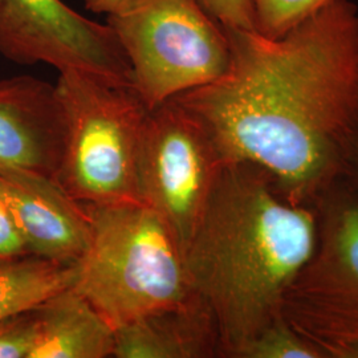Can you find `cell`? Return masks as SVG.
Listing matches in <instances>:
<instances>
[{
    "mask_svg": "<svg viewBox=\"0 0 358 358\" xmlns=\"http://www.w3.org/2000/svg\"><path fill=\"white\" fill-rule=\"evenodd\" d=\"M113 357H220L217 328L207 308L196 299L117 328Z\"/></svg>",
    "mask_w": 358,
    "mask_h": 358,
    "instance_id": "8fae6325",
    "label": "cell"
},
{
    "mask_svg": "<svg viewBox=\"0 0 358 358\" xmlns=\"http://www.w3.org/2000/svg\"><path fill=\"white\" fill-rule=\"evenodd\" d=\"M313 208L317 247L285 296L282 316L327 358H358V196L334 182Z\"/></svg>",
    "mask_w": 358,
    "mask_h": 358,
    "instance_id": "8992f818",
    "label": "cell"
},
{
    "mask_svg": "<svg viewBox=\"0 0 358 358\" xmlns=\"http://www.w3.org/2000/svg\"><path fill=\"white\" fill-rule=\"evenodd\" d=\"M331 0H252L256 32L280 38L319 13Z\"/></svg>",
    "mask_w": 358,
    "mask_h": 358,
    "instance_id": "9a60e30c",
    "label": "cell"
},
{
    "mask_svg": "<svg viewBox=\"0 0 358 358\" xmlns=\"http://www.w3.org/2000/svg\"><path fill=\"white\" fill-rule=\"evenodd\" d=\"M239 358H327L320 346L299 332L284 316L244 348Z\"/></svg>",
    "mask_w": 358,
    "mask_h": 358,
    "instance_id": "5bb4252c",
    "label": "cell"
},
{
    "mask_svg": "<svg viewBox=\"0 0 358 358\" xmlns=\"http://www.w3.org/2000/svg\"><path fill=\"white\" fill-rule=\"evenodd\" d=\"M202 3L222 26L256 31L252 0H202Z\"/></svg>",
    "mask_w": 358,
    "mask_h": 358,
    "instance_id": "e0dca14e",
    "label": "cell"
},
{
    "mask_svg": "<svg viewBox=\"0 0 358 358\" xmlns=\"http://www.w3.org/2000/svg\"><path fill=\"white\" fill-rule=\"evenodd\" d=\"M87 10L94 13H105L110 15L124 6H127L130 0H84Z\"/></svg>",
    "mask_w": 358,
    "mask_h": 358,
    "instance_id": "ffe728a7",
    "label": "cell"
},
{
    "mask_svg": "<svg viewBox=\"0 0 358 358\" xmlns=\"http://www.w3.org/2000/svg\"><path fill=\"white\" fill-rule=\"evenodd\" d=\"M337 182L358 196V122L346 148L341 176Z\"/></svg>",
    "mask_w": 358,
    "mask_h": 358,
    "instance_id": "d6986e66",
    "label": "cell"
},
{
    "mask_svg": "<svg viewBox=\"0 0 358 358\" xmlns=\"http://www.w3.org/2000/svg\"><path fill=\"white\" fill-rule=\"evenodd\" d=\"M222 166L205 129L177 101L149 110L138 158L141 201L166 222L182 250Z\"/></svg>",
    "mask_w": 358,
    "mask_h": 358,
    "instance_id": "52a82bcc",
    "label": "cell"
},
{
    "mask_svg": "<svg viewBox=\"0 0 358 358\" xmlns=\"http://www.w3.org/2000/svg\"><path fill=\"white\" fill-rule=\"evenodd\" d=\"M59 73L65 129L55 179L83 205L142 203L138 158L150 109L131 87L75 69Z\"/></svg>",
    "mask_w": 358,
    "mask_h": 358,
    "instance_id": "277c9868",
    "label": "cell"
},
{
    "mask_svg": "<svg viewBox=\"0 0 358 358\" xmlns=\"http://www.w3.org/2000/svg\"><path fill=\"white\" fill-rule=\"evenodd\" d=\"M130 64L131 88L148 109L223 76L231 52L224 27L202 0H130L106 15Z\"/></svg>",
    "mask_w": 358,
    "mask_h": 358,
    "instance_id": "5b68a950",
    "label": "cell"
},
{
    "mask_svg": "<svg viewBox=\"0 0 358 358\" xmlns=\"http://www.w3.org/2000/svg\"><path fill=\"white\" fill-rule=\"evenodd\" d=\"M34 338L32 310L0 321V358H29Z\"/></svg>",
    "mask_w": 358,
    "mask_h": 358,
    "instance_id": "2e32d148",
    "label": "cell"
},
{
    "mask_svg": "<svg viewBox=\"0 0 358 358\" xmlns=\"http://www.w3.org/2000/svg\"><path fill=\"white\" fill-rule=\"evenodd\" d=\"M0 55L131 87L130 64L112 29L63 0H0Z\"/></svg>",
    "mask_w": 358,
    "mask_h": 358,
    "instance_id": "ba28073f",
    "label": "cell"
},
{
    "mask_svg": "<svg viewBox=\"0 0 358 358\" xmlns=\"http://www.w3.org/2000/svg\"><path fill=\"white\" fill-rule=\"evenodd\" d=\"M317 239L315 208L288 202L266 170L250 162L222 166L183 250L192 292L215 324L220 357L239 358L282 317Z\"/></svg>",
    "mask_w": 358,
    "mask_h": 358,
    "instance_id": "7a4b0ae2",
    "label": "cell"
},
{
    "mask_svg": "<svg viewBox=\"0 0 358 358\" xmlns=\"http://www.w3.org/2000/svg\"><path fill=\"white\" fill-rule=\"evenodd\" d=\"M75 275L76 263H60L31 254L0 262V321L32 310L72 287Z\"/></svg>",
    "mask_w": 358,
    "mask_h": 358,
    "instance_id": "4fadbf2b",
    "label": "cell"
},
{
    "mask_svg": "<svg viewBox=\"0 0 358 358\" xmlns=\"http://www.w3.org/2000/svg\"><path fill=\"white\" fill-rule=\"evenodd\" d=\"M90 244L76 263L73 288L115 329L198 297L174 232L143 203L84 205Z\"/></svg>",
    "mask_w": 358,
    "mask_h": 358,
    "instance_id": "3957f363",
    "label": "cell"
},
{
    "mask_svg": "<svg viewBox=\"0 0 358 358\" xmlns=\"http://www.w3.org/2000/svg\"><path fill=\"white\" fill-rule=\"evenodd\" d=\"M0 194L31 255L77 263L90 239L87 207L52 177L0 166Z\"/></svg>",
    "mask_w": 358,
    "mask_h": 358,
    "instance_id": "9c48e42d",
    "label": "cell"
},
{
    "mask_svg": "<svg viewBox=\"0 0 358 358\" xmlns=\"http://www.w3.org/2000/svg\"><path fill=\"white\" fill-rule=\"evenodd\" d=\"M224 29L226 73L173 100L223 165H257L288 202L313 208L340 178L358 122V6L331 0L280 38Z\"/></svg>",
    "mask_w": 358,
    "mask_h": 358,
    "instance_id": "6da1fadb",
    "label": "cell"
},
{
    "mask_svg": "<svg viewBox=\"0 0 358 358\" xmlns=\"http://www.w3.org/2000/svg\"><path fill=\"white\" fill-rule=\"evenodd\" d=\"M32 313L29 358L113 357L115 328L73 287L53 294Z\"/></svg>",
    "mask_w": 358,
    "mask_h": 358,
    "instance_id": "7c38bea8",
    "label": "cell"
},
{
    "mask_svg": "<svg viewBox=\"0 0 358 358\" xmlns=\"http://www.w3.org/2000/svg\"><path fill=\"white\" fill-rule=\"evenodd\" d=\"M64 129L56 85L27 75L0 78V166L55 178Z\"/></svg>",
    "mask_w": 358,
    "mask_h": 358,
    "instance_id": "30bf717a",
    "label": "cell"
},
{
    "mask_svg": "<svg viewBox=\"0 0 358 358\" xmlns=\"http://www.w3.org/2000/svg\"><path fill=\"white\" fill-rule=\"evenodd\" d=\"M28 254L26 242L13 219V213L0 194V262Z\"/></svg>",
    "mask_w": 358,
    "mask_h": 358,
    "instance_id": "ac0fdd59",
    "label": "cell"
}]
</instances>
